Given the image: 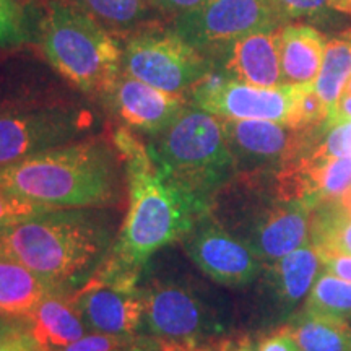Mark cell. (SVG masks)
I'll return each mask as SVG.
<instances>
[{"instance_id": "14", "label": "cell", "mask_w": 351, "mask_h": 351, "mask_svg": "<svg viewBox=\"0 0 351 351\" xmlns=\"http://www.w3.org/2000/svg\"><path fill=\"white\" fill-rule=\"evenodd\" d=\"M88 330L132 337L145 324L143 289L93 275L70 295Z\"/></svg>"}, {"instance_id": "20", "label": "cell", "mask_w": 351, "mask_h": 351, "mask_svg": "<svg viewBox=\"0 0 351 351\" xmlns=\"http://www.w3.org/2000/svg\"><path fill=\"white\" fill-rule=\"evenodd\" d=\"M51 289L19 262L0 252V314L28 319Z\"/></svg>"}, {"instance_id": "3", "label": "cell", "mask_w": 351, "mask_h": 351, "mask_svg": "<svg viewBox=\"0 0 351 351\" xmlns=\"http://www.w3.org/2000/svg\"><path fill=\"white\" fill-rule=\"evenodd\" d=\"M114 143L75 140L0 168V189L46 208H99L121 195Z\"/></svg>"}, {"instance_id": "11", "label": "cell", "mask_w": 351, "mask_h": 351, "mask_svg": "<svg viewBox=\"0 0 351 351\" xmlns=\"http://www.w3.org/2000/svg\"><path fill=\"white\" fill-rule=\"evenodd\" d=\"M219 121L239 173H265L282 168L285 163L309 150L319 130L301 132L271 121Z\"/></svg>"}, {"instance_id": "34", "label": "cell", "mask_w": 351, "mask_h": 351, "mask_svg": "<svg viewBox=\"0 0 351 351\" xmlns=\"http://www.w3.org/2000/svg\"><path fill=\"white\" fill-rule=\"evenodd\" d=\"M150 2L155 10L168 13V15H173V19H176V16L184 15V13L197 10L210 0H150Z\"/></svg>"}, {"instance_id": "17", "label": "cell", "mask_w": 351, "mask_h": 351, "mask_svg": "<svg viewBox=\"0 0 351 351\" xmlns=\"http://www.w3.org/2000/svg\"><path fill=\"white\" fill-rule=\"evenodd\" d=\"M280 67L283 83H314L322 65L326 39L309 25H283L278 28Z\"/></svg>"}, {"instance_id": "18", "label": "cell", "mask_w": 351, "mask_h": 351, "mask_svg": "<svg viewBox=\"0 0 351 351\" xmlns=\"http://www.w3.org/2000/svg\"><path fill=\"white\" fill-rule=\"evenodd\" d=\"M320 265L322 258L311 243L270 263L267 278L280 309H293L307 298L317 280Z\"/></svg>"}, {"instance_id": "38", "label": "cell", "mask_w": 351, "mask_h": 351, "mask_svg": "<svg viewBox=\"0 0 351 351\" xmlns=\"http://www.w3.org/2000/svg\"><path fill=\"white\" fill-rule=\"evenodd\" d=\"M341 96H351V75H350V78H348V82H346L345 90H343V95H341Z\"/></svg>"}, {"instance_id": "27", "label": "cell", "mask_w": 351, "mask_h": 351, "mask_svg": "<svg viewBox=\"0 0 351 351\" xmlns=\"http://www.w3.org/2000/svg\"><path fill=\"white\" fill-rule=\"evenodd\" d=\"M28 38V21L21 3L19 0H0V47H20Z\"/></svg>"}, {"instance_id": "37", "label": "cell", "mask_w": 351, "mask_h": 351, "mask_svg": "<svg viewBox=\"0 0 351 351\" xmlns=\"http://www.w3.org/2000/svg\"><path fill=\"white\" fill-rule=\"evenodd\" d=\"M116 351H166L165 345H158L155 341L147 339H137V337H130L124 346H121Z\"/></svg>"}, {"instance_id": "21", "label": "cell", "mask_w": 351, "mask_h": 351, "mask_svg": "<svg viewBox=\"0 0 351 351\" xmlns=\"http://www.w3.org/2000/svg\"><path fill=\"white\" fill-rule=\"evenodd\" d=\"M351 75V33L333 38L326 44L322 65L314 82V90L333 108L343 95L345 85Z\"/></svg>"}, {"instance_id": "28", "label": "cell", "mask_w": 351, "mask_h": 351, "mask_svg": "<svg viewBox=\"0 0 351 351\" xmlns=\"http://www.w3.org/2000/svg\"><path fill=\"white\" fill-rule=\"evenodd\" d=\"M0 351H51L34 335L26 319L0 320Z\"/></svg>"}, {"instance_id": "2", "label": "cell", "mask_w": 351, "mask_h": 351, "mask_svg": "<svg viewBox=\"0 0 351 351\" xmlns=\"http://www.w3.org/2000/svg\"><path fill=\"white\" fill-rule=\"evenodd\" d=\"M111 247L109 223L90 208L49 210L0 230V252L65 295L96 274Z\"/></svg>"}, {"instance_id": "32", "label": "cell", "mask_w": 351, "mask_h": 351, "mask_svg": "<svg viewBox=\"0 0 351 351\" xmlns=\"http://www.w3.org/2000/svg\"><path fill=\"white\" fill-rule=\"evenodd\" d=\"M129 339L130 337H116L106 335V333L91 332L88 335H83L80 340L65 346L62 351H116L121 346H124Z\"/></svg>"}, {"instance_id": "4", "label": "cell", "mask_w": 351, "mask_h": 351, "mask_svg": "<svg viewBox=\"0 0 351 351\" xmlns=\"http://www.w3.org/2000/svg\"><path fill=\"white\" fill-rule=\"evenodd\" d=\"M36 36L51 67L82 93L103 99L121 77L117 39L70 0L44 3Z\"/></svg>"}, {"instance_id": "23", "label": "cell", "mask_w": 351, "mask_h": 351, "mask_svg": "<svg viewBox=\"0 0 351 351\" xmlns=\"http://www.w3.org/2000/svg\"><path fill=\"white\" fill-rule=\"evenodd\" d=\"M288 330L301 351H351V328L340 320L304 313Z\"/></svg>"}, {"instance_id": "30", "label": "cell", "mask_w": 351, "mask_h": 351, "mask_svg": "<svg viewBox=\"0 0 351 351\" xmlns=\"http://www.w3.org/2000/svg\"><path fill=\"white\" fill-rule=\"evenodd\" d=\"M285 21L301 16H314L335 10L351 16V0H274Z\"/></svg>"}, {"instance_id": "8", "label": "cell", "mask_w": 351, "mask_h": 351, "mask_svg": "<svg viewBox=\"0 0 351 351\" xmlns=\"http://www.w3.org/2000/svg\"><path fill=\"white\" fill-rule=\"evenodd\" d=\"M212 70L210 57L173 29H137L122 47V72L168 93H191Z\"/></svg>"}, {"instance_id": "10", "label": "cell", "mask_w": 351, "mask_h": 351, "mask_svg": "<svg viewBox=\"0 0 351 351\" xmlns=\"http://www.w3.org/2000/svg\"><path fill=\"white\" fill-rule=\"evenodd\" d=\"M293 93L295 85L252 86L228 80L223 73L212 70L192 88L189 101L219 119L271 121L287 125Z\"/></svg>"}, {"instance_id": "24", "label": "cell", "mask_w": 351, "mask_h": 351, "mask_svg": "<svg viewBox=\"0 0 351 351\" xmlns=\"http://www.w3.org/2000/svg\"><path fill=\"white\" fill-rule=\"evenodd\" d=\"M311 241L319 252L351 256V218L346 217L339 202H326L313 210Z\"/></svg>"}, {"instance_id": "12", "label": "cell", "mask_w": 351, "mask_h": 351, "mask_svg": "<svg viewBox=\"0 0 351 351\" xmlns=\"http://www.w3.org/2000/svg\"><path fill=\"white\" fill-rule=\"evenodd\" d=\"M187 256L213 282L241 287L254 282L263 262L244 241L207 213L182 241Z\"/></svg>"}, {"instance_id": "39", "label": "cell", "mask_w": 351, "mask_h": 351, "mask_svg": "<svg viewBox=\"0 0 351 351\" xmlns=\"http://www.w3.org/2000/svg\"><path fill=\"white\" fill-rule=\"evenodd\" d=\"M232 351H254L252 348H249V346H241L238 350H232Z\"/></svg>"}, {"instance_id": "36", "label": "cell", "mask_w": 351, "mask_h": 351, "mask_svg": "<svg viewBox=\"0 0 351 351\" xmlns=\"http://www.w3.org/2000/svg\"><path fill=\"white\" fill-rule=\"evenodd\" d=\"M351 121V96H341L339 103L330 109L327 127Z\"/></svg>"}, {"instance_id": "19", "label": "cell", "mask_w": 351, "mask_h": 351, "mask_svg": "<svg viewBox=\"0 0 351 351\" xmlns=\"http://www.w3.org/2000/svg\"><path fill=\"white\" fill-rule=\"evenodd\" d=\"M26 320L34 335L49 348H65L85 335V324L70 296L60 291H51L44 296Z\"/></svg>"}, {"instance_id": "22", "label": "cell", "mask_w": 351, "mask_h": 351, "mask_svg": "<svg viewBox=\"0 0 351 351\" xmlns=\"http://www.w3.org/2000/svg\"><path fill=\"white\" fill-rule=\"evenodd\" d=\"M108 32L134 33L152 12L150 0H70Z\"/></svg>"}, {"instance_id": "5", "label": "cell", "mask_w": 351, "mask_h": 351, "mask_svg": "<svg viewBox=\"0 0 351 351\" xmlns=\"http://www.w3.org/2000/svg\"><path fill=\"white\" fill-rule=\"evenodd\" d=\"M147 147L158 169L208 208L236 173L219 117L192 104Z\"/></svg>"}, {"instance_id": "13", "label": "cell", "mask_w": 351, "mask_h": 351, "mask_svg": "<svg viewBox=\"0 0 351 351\" xmlns=\"http://www.w3.org/2000/svg\"><path fill=\"white\" fill-rule=\"evenodd\" d=\"M145 324L156 340L189 348L212 330L200 298L181 283L158 282L143 289Z\"/></svg>"}, {"instance_id": "25", "label": "cell", "mask_w": 351, "mask_h": 351, "mask_svg": "<svg viewBox=\"0 0 351 351\" xmlns=\"http://www.w3.org/2000/svg\"><path fill=\"white\" fill-rule=\"evenodd\" d=\"M306 314L348 322L351 319V283L332 274L319 275L307 295Z\"/></svg>"}, {"instance_id": "16", "label": "cell", "mask_w": 351, "mask_h": 351, "mask_svg": "<svg viewBox=\"0 0 351 351\" xmlns=\"http://www.w3.org/2000/svg\"><path fill=\"white\" fill-rule=\"evenodd\" d=\"M208 57L213 70L228 80L262 88L285 85L280 67L278 28L245 34Z\"/></svg>"}, {"instance_id": "35", "label": "cell", "mask_w": 351, "mask_h": 351, "mask_svg": "<svg viewBox=\"0 0 351 351\" xmlns=\"http://www.w3.org/2000/svg\"><path fill=\"white\" fill-rule=\"evenodd\" d=\"M258 351H301V348L298 346L296 340L293 339L288 328H285V330L276 332L262 340L258 345Z\"/></svg>"}, {"instance_id": "40", "label": "cell", "mask_w": 351, "mask_h": 351, "mask_svg": "<svg viewBox=\"0 0 351 351\" xmlns=\"http://www.w3.org/2000/svg\"><path fill=\"white\" fill-rule=\"evenodd\" d=\"M20 3H23V2H36V0H19Z\"/></svg>"}, {"instance_id": "15", "label": "cell", "mask_w": 351, "mask_h": 351, "mask_svg": "<svg viewBox=\"0 0 351 351\" xmlns=\"http://www.w3.org/2000/svg\"><path fill=\"white\" fill-rule=\"evenodd\" d=\"M103 101L127 129L143 132L150 137L168 129L189 106L186 95L158 90L124 72Z\"/></svg>"}, {"instance_id": "9", "label": "cell", "mask_w": 351, "mask_h": 351, "mask_svg": "<svg viewBox=\"0 0 351 351\" xmlns=\"http://www.w3.org/2000/svg\"><path fill=\"white\" fill-rule=\"evenodd\" d=\"M283 23L274 0H210L173 19L171 29L208 56L245 34L276 29Z\"/></svg>"}, {"instance_id": "26", "label": "cell", "mask_w": 351, "mask_h": 351, "mask_svg": "<svg viewBox=\"0 0 351 351\" xmlns=\"http://www.w3.org/2000/svg\"><path fill=\"white\" fill-rule=\"evenodd\" d=\"M328 114H330V108L314 90V83L295 85L291 109H289L287 122L289 129L301 132L317 130L320 127L327 125Z\"/></svg>"}, {"instance_id": "33", "label": "cell", "mask_w": 351, "mask_h": 351, "mask_svg": "<svg viewBox=\"0 0 351 351\" xmlns=\"http://www.w3.org/2000/svg\"><path fill=\"white\" fill-rule=\"evenodd\" d=\"M322 258V265L328 274L339 276L341 280L351 283V256L339 252H319Z\"/></svg>"}, {"instance_id": "29", "label": "cell", "mask_w": 351, "mask_h": 351, "mask_svg": "<svg viewBox=\"0 0 351 351\" xmlns=\"http://www.w3.org/2000/svg\"><path fill=\"white\" fill-rule=\"evenodd\" d=\"M322 127L313 145L309 147L311 153L320 156H335V158H351V121L341 124Z\"/></svg>"}, {"instance_id": "1", "label": "cell", "mask_w": 351, "mask_h": 351, "mask_svg": "<svg viewBox=\"0 0 351 351\" xmlns=\"http://www.w3.org/2000/svg\"><path fill=\"white\" fill-rule=\"evenodd\" d=\"M112 143L124 161L129 210L99 270L140 280L147 262L166 245L186 239L210 208L174 186L130 129L114 132Z\"/></svg>"}, {"instance_id": "31", "label": "cell", "mask_w": 351, "mask_h": 351, "mask_svg": "<svg viewBox=\"0 0 351 351\" xmlns=\"http://www.w3.org/2000/svg\"><path fill=\"white\" fill-rule=\"evenodd\" d=\"M54 208H46L41 205L32 204L19 197L8 194V192L0 189V230L5 226L15 225V223L23 221L26 218L36 217L44 212H49Z\"/></svg>"}, {"instance_id": "41", "label": "cell", "mask_w": 351, "mask_h": 351, "mask_svg": "<svg viewBox=\"0 0 351 351\" xmlns=\"http://www.w3.org/2000/svg\"><path fill=\"white\" fill-rule=\"evenodd\" d=\"M3 317H5V315H2V314H0V320H2Z\"/></svg>"}, {"instance_id": "6", "label": "cell", "mask_w": 351, "mask_h": 351, "mask_svg": "<svg viewBox=\"0 0 351 351\" xmlns=\"http://www.w3.org/2000/svg\"><path fill=\"white\" fill-rule=\"evenodd\" d=\"M267 182L263 173H245L244 189L234 192V200L212 207H221L226 215L228 223L219 225L244 241L262 262L274 263L309 244L313 210L285 197L275 174Z\"/></svg>"}, {"instance_id": "7", "label": "cell", "mask_w": 351, "mask_h": 351, "mask_svg": "<svg viewBox=\"0 0 351 351\" xmlns=\"http://www.w3.org/2000/svg\"><path fill=\"white\" fill-rule=\"evenodd\" d=\"M91 124L90 109L73 103H0V168L73 142Z\"/></svg>"}]
</instances>
